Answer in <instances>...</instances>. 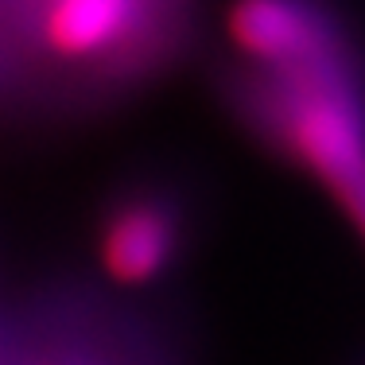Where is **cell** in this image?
Masks as SVG:
<instances>
[{
    "label": "cell",
    "mask_w": 365,
    "mask_h": 365,
    "mask_svg": "<svg viewBox=\"0 0 365 365\" xmlns=\"http://www.w3.org/2000/svg\"><path fill=\"white\" fill-rule=\"evenodd\" d=\"M198 0H0V71L16 117H86L187 55Z\"/></svg>",
    "instance_id": "cell-2"
},
{
    "label": "cell",
    "mask_w": 365,
    "mask_h": 365,
    "mask_svg": "<svg viewBox=\"0 0 365 365\" xmlns=\"http://www.w3.org/2000/svg\"><path fill=\"white\" fill-rule=\"evenodd\" d=\"M0 365H190V354L168 311L63 272L8 307Z\"/></svg>",
    "instance_id": "cell-3"
},
{
    "label": "cell",
    "mask_w": 365,
    "mask_h": 365,
    "mask_svg": "<svg viewBox=\"0 0 365 365\" xmlns=\"http://www.w3.org/2000/svg\"><path fill=\"white\" fill-rule=\"evenodd\" d=\"M198 195L171 171L140 175L109 187L93 214V253L113 288H152L179 272L198 241Z\"/></svg>",
    "instance_id": "cell-4"
},
{
    "label": "cell",
    "mask_w": 365,
    "mask_h": 365,
    "mask_svg": "<svg viewBox=\"0 0 365 365\" xmlns=\"http://www.w3.org/2000/svg\"><path fill=\"white\" fill-rule=\"evenodd\" d=\"M218 90L272 155L323 182L365 237V36L342 0H230Z\"/></svg>",
    "instance_id": "cell-1"
},
{
    "label": "cell",
    "mask_w": 365,
    "mask_h": 365,
    "mask_svg": "<svg viewBox=\"0 0 365 365\" xmlns=\"http://www.w3.org/2000/svg\"><path fill=\"white\" fill-rule=\"evenodd\" d=\"M0 109L8 113V93H4V71H0Z\"/></svg>",
    "instance_id": "cell-5"
},
{
    "label": "cell",
    "mask_w": 365,
    "mask_h": 365,
    "mask_svg": "<svg viewBox=\"0 0 365 365\" xmlns=\"http://www.w3.org/2000/svg\"><path fill=\"white\" fill-rule=\"evenodd\" d=\"M4 315H8V307L0 303V346H4Z\"/></svg>",
    "instance_id": "cell-6"
}]
</instances>
